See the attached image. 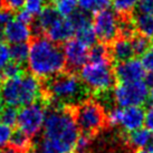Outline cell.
Segmentation results:
<instances>
[{"label": "cell", "instance_id": "obj_26", "mask_svg": "<svg viewBox=\"0 0 153 153\" xmlns=\"http://www.w3.org/2000/svg\"><path fill=\"white\" fill-rule=\"evenodd\" d=\"M47 0H26L24 4V10L27 11L30 16H39L46 8Z\"/></svg>", "mask_w": 153, "mask_h": 153}, {"label": "cell", "instance_id": "obj_20", "mask_svg": "<svg viewBox=\"0 0 153 153\" xmlns=\"http://www.w3.org/2000/svg\"><path fill=\"white\" fill-rule=\"evenodd\" d=\"M111 0H78V7L81 11L85 13L102 11L105 9H108Z\"/></svg>", "mask_w": 153, "mask_h": 153}, {"label": "cell", "instance_id": "obj_43", "mask_svg": "<svg viewBox=\"0 0 153 153\" xmlns=\"http://www.w3.org/2000/svg\"><path fill=\"white\" fill-rule=\"evenodd\" d=\"M0 4H2V0H0Z\"/></svg>", "mask_w": 153, "mask_h": 153}, {"label": "cell", "instance_id": "obj_33", "mask_svg": "<svg viewBox=\"0 0 153 153\" xmlns=\"http://www.w3.org/2000/svg\"><path fill=\"white\" fill-rule=\"evenodd\" d=\"M25 2L26 0H2V6L9 11H15L24 8Z\"/></svg>", "mask_w": 153, "mask_h": 153}, {"label": "cell", "instance_id": "obj_34", "mask_svg": "<svg viewBox=\"0 0 153 153\" xmlns=\"http://www.w3.org/2000/svg\"><path fill=\"white\" fill-rule=\"evenodd\" d=\"M142 64L145 71L153 74V48H150L142 57Z\"/></svg>", "mask_w": 153, "mask_h": 153}, {"label": "cell", "instance_id": "obj_25", "mask_svg": "<svg viewBox=\"0 0 153 153\" xmlns=\"http://www.w3.org/2000/svg\"><path fill=\"white\" fill-rule=\"evenodd\" d=\"M22 75V65L17 64L11 62L10 64H8L6 67L0 71V78L2 81H8V79H13L16 77Z\"/></svg>", "mask_w": 153, "mask_h": 153}, {"label": "cell", "instance_id": "obj_17", "mask_svg": "<svg viewBox=\"0 0 153 153\" xmlns=\"http://www.w3.org/2000/svg\"><path fill=\"white\" fill-rule=\"evenodd\" d=\"M151 142H152V133L144 128L131 132L126 136V143L131 148L137 149L139 151L150 148Z\"/></svg>", "mask_w": 153, "mask_h": 153}, {"label": "cell", "instance_id": "obj_13", "mask_svg": "<svg viewBox=\"0 0 153 153\" xmlns=\"http://www.w3.org/2000/svg\"><path fill=\"white\" fill-rule=\"evenodd\" d=\"M69 20L74 27V33L78 40L83 42L87 46L95 45L96 35L94 31L93 24L89 19L88 15L83 11H76L72 17H69Z\"/></svg>", "mask_w": 153, "mask_h": 153}, {"label": "cell", "instance_id": "obj_40", "mask_svg": "<svg viewBox=\"0 0 153 153\" xmlns=\"http://www.w3.org/2000/svg\"><path fill=\"white\" fill-rule=\"evenodd\" d=\"M137 153H153V150L152 148H148V149H144V150H140Z\"/></svg>", "mask_w": 153, "mask_h": 153}, {"label": "cell", "instance_id": "obj_9", "mask_svg": "<svg viewBox=\"0 0 153 153\" xmlns=\"http://www.w3.org/2000/svg\"><path fill=\"white\" fill-rule=\"evenodd\" d=\"M144 117L145 111L141 106L114 107L106 114V121L111 125L117 126L128 133L143 128Z\"/></svg>", "mask_w": 153, "mask_h": 153}, {"label": "cell", "instance_id": "obj_14", "mask_svg": "<svg viewBox=\"0 0 153 153\" xmlns=\"http://www.w3.org/2000/svg\"><path fill=\"white\" fill-rule=\"evenodd\" d=\"M33 30L28 24L18 20L17 18L9 22L2 29V36L6 42L11 45L27 44L31 38Z\"/></svg>", "mask_w": 153, "mask_h": 153}, {"label": "cell", "instance_id": "obj_18", "mask_svg": "<svg viewBox=\"0 0 153 153\" xmlns=\"http://www.w3.org/2000/svg\"><path fill=\"white\" fill-rule=\"evenodd\" d=\"M133 25L141 36L153 37V13H139L133 19Z\"/></svg>", "mask_w": 153, "mask_h": 153}, {"label": "cell", "instance_id": "obj_27", "mask_svg": "<svg viewBox=\"0 0 153 153\" xmlns=\"http://www.w3.org/2000/svg\"><path fill=\"white\" fill-rule=\"evenodd\" d=\"M132 47L135 55H144L146 51L150 49V43L148 38L144 36H133L131 38Z\"/></svg>", "mask_w": 153, "mask_h": 153}, {"label": "cell", "instance_id": "obj_37", "mask_svg": "<svg viewBox=\"0 0 153 153\" xmlns=\"http://www.w3.org/2000/svg\"><path fill=\"white\" fill-rule=\"evenodd\" d=\"M144 124L150 132H153V105L145 111Z\"/></svg>", "mask_w": 153, "mask_h": 153}, {"label": "cell", "instance_id": "obj_3", "mask_svg": "<svg viewBox=\"0 0 153 153\" xmlns=\"http://www.w3.org/2000/svg\"><path fill=\"white\" fill-rule=\"evenodd\" d=\"M43 92L40 82L33 75L20 76L4 81L0 85V102L6 106L24 107L36 103Z\"/></svg>", "mask_w": 153, "mask_h": 153}, {"label": "cell", "instance_id": "obj_32", "mask_svg": "<svg viewBox=\"0 0 153 153\" xmlns=\"http://www.w3.org/2000/svg\"><path fill=\"white\" fill-rule=\"evenodd\" d=\"M11 135H13L11 128L0 122V146H6L9 144Z\"/></svg>", "mask_w": 153, "mask_h": 153}, {"label": "cell", "instance_id": "obj_29", "mask_svg": "<svg viewBox=\"0 0 153 153\" xmlns=\"http://www.w3.org/2000/svg\"><path fill=\"white\" fill-rule=\"evenodd\" d=\"M17 119H18V111L17 108L11 106H4L1 110L0 113V121L1 123L6 124L11 128V125L17 124Z\"/></svg>", "mask_w": 153, "mask_h": 153}, {"label": "cell", "instance_id": "obj_16", "mask_svg": "<svg viewBox=\"0 0 153 153\" xmlns=\"http://www.w3.org/2000/svg\"><path fill=\"white\" fill-rule=\"evenodd\" d=\"M110 55L117 63L125 62V60L133 58V56L135 54H134L133 47H132L131 39L121 37V38H117L116 40H114L111 45Z\"/></svg>", "mask_w": 153, "mask_h": 153}, {"label": "cell", "instance_id": "obj_22", "mask_svg": "<svg viewBox=\"0 0 153 153\" xmlns=\"http://www.w3.org/2000/svg\"><path fill=\"white\" fill-rule=\"evenodd\" d=\"M54 8L60 17L69 18L78 11V0H55Z\"/></svg>", "mask_w": 153, "mask_h": 153}, {"label": "cell", "instance_id": "obj_10", "mask_svg": "<svg viewBox=\"0 0 153 153\" xmlns=\"http://www.w3.org/2000/svg\"><path fill=\"white\" fill-rule=\"evenodd\" d=\"M92 24L96 38L103 44L113 43L120 36L121 20L114 10L105 9L96 13Z\"/></svg>", "mask_w": 153, "mask_h": 153}, {"label": "cell", "instance_id": "obj_4", "mask_svg": "<svg viewBox=\"0 0 153 153\" xmlns=\"http://www.w3.org/2000/svg\"><path fill=\"white\" fill-rule=\"evenodd\" d=\"M46 92L51 102L57 106L72 105L82 101L85 95V87L74 74H60L49 79Z\"/></svg>", "mask_w": 153, "mask_h": 153}, {"label": "cell", "instance_id": "obj_8", "mask_svg": "<svg viewBox=\"0 0 153 153\" xmlns=\"http://www.w3.org/2000/svg\"><path fill=\"white\" fill-rule=\"evenodd\" d=\"M46 116V108L43 104L38 102L22 107L18 111V130L29 137L37 135L44 128Z\"/></svg>", "mask_w": 153, "mask_h": 153}, {"label": "cell", "instance_id": "obj_38", "mask_svg": "<svg viewBox=\"0 0 153 153\" xmlns=\"http://www.w3.org/2000/svg\"><path fill=\"white\" fill-rule=\"evenodd\" d=\"M16 18H17L18 20H20V22H25V24H28V25H29L34 17H33V16H30L29 13L22 9V10H20V11H19V13L17 15V17H16Z\"/></svg>", "mask_w": 153, "mask_h": 153}, {"label": "cell", "instance_id": "obj_31", "mask_svg": "<svg viewBox=\"0 0 153 153\" xmlns=\"http://www.w3.org/2000/svg\"><path fill=\"white\" fill-rule=\"evenodd\" d=\"M11 60V49L7 43L0 42V71H2Z\"/></svg>", "mask_w": 153, "mask_h": 153}, {"label": "cell", "instance_id": "obj_2", "mask_svg": "<svg viewBox=\"0 0 153 153\" xmlns=\"http://www.w3.org/2000/svg\"><path fill=\"white\" fill-rule=\"evenodd\" d=\"M27 66L36 78L51 79L63 74L66 66L63 49L45 36H39L31 42Z\"/></svg>", "mask_w": 153, "mask_h": 153}, {"label": "cell", "instance_id": "obj_21", "mask_svg": "<svg viewBox=\"0 0 153 153\" xmlns=\"http://www.w3.org/2000/svg\"><path fill=\"white\" fill-rule=\"evenodd\" d=\"M9 144H10V148L15 150L16 152H26L30 149V137L26 135L25 133H22V131L17 130L16 132H13Z\"/></svg>", "mask_w": 153, "mask_h": 153}, {"label": "cell", "instance_id": "obj_41", "mask_svg": "<svg viewBox=\"0 0 153 153\" xmlns=\"http://www.w3.org/2000/svg\"><path fill=\"white\" fill-rule=\"evenodd\" d=\"M27 153H40L38 151V150L36 149V148H34V149H29L28 151H27Z\"/></svg>", "mask_w": 153, "mask_h": 153}, {"label": "cell", "instance_id": "obj_5", "mask_svg": "<svg viewBox=\"0 0 153 153\" xmlns=\"http://www.w3.org/2000/svg\"><path fill=\"white\" fill-rule=\"evenodd\" d=\"M79 79L84 87L94 93H105L115 83V73L110 59L101 62L88 60L81 69Z\"/></svg>", "mask_w": 153, "mask_h": 153}, {"label": "cell", "instance_id": "obj_12", "mask_svg": "<svg viewBox=\"0 0 153 153\" xmlns=\"http://www.w3.org/2000/svg\"><path fill=\"white\" fill-rule=\"evenodd\" d=\"M115 78L120 83H134L141 82L145 77L144 66L142 60L137 58H131L125 62L117 63L114 68Z\"/></svg>", "mask_w": 153, "mask_h": 153}, {"label": "cell", "instance_id": "obj_24", "mask_svg": "<svg viewBox=\"0 0 153 153\" xmlns=\"http://www.w3.org/2000/svg\"><path fill=\"white\" fill-rule=\"evenodd\" d=\"M140 1L141 0H112V4L116 13L128 15L137 8Z\"/></svg>", "mask_w": 153, "mask_h": 153}, {"label": "cell", "instance_id": "obj_23", "mask_svg": "<svg viewBox=\"0 0 153 153\" xmlns=\"http://www.w3.org/2000/svg\"><path fill=\"white\" fill-rule=\"evenodd\" d=\"M10 49H11V60L13 63L22 65V63L27 62L29 55V46L27 44L13 45Z\"/></svg>", "mask_w": 153, "mask_h": 153}, {"label": "cell", "instance_id": "obj_6", "mask_svg": "<svg viewBox=\"0 0 153 153\" xmlns=\"http://www.w3.org/2000/svg\"><path fill=\"white\" fill-rule=\"evenodd\" d=\"M74 119L78 130L84 134H95L104 126L106 114L103 106L95 101H83L75 108Z\"/></svg>", "mask_w": 153, "mask_h": 153}, {"label": "cell", "instance_id": "obj_30", "mask_svg": "<svg viewBox=\"0 0 153 153\" xmlns=\"http://www.w3.org/2000/svg\"><path fill=\"white\" fill-rule=\"evenodd\" d=\"M91 144H92L91 135L82 133V134H79V136L77 137L76 144H75V148H74V152L75 153H89Z\"/></svg>", "mask_w": 153, "mask_h": 153}, {"label": "cell", "instance_id": "obj_1", "mask_svg": "<svg viewBox=\"0 0 153 153\" xmlns=\"http://www.w3.org/2000/svg\"><path fill=\"white\" fill-rule=\"evenodd\" d=\"M43 131L36 146L40 153H72L79 136L74 115L62 106H55L47 112Z\"/></svg>", "mask_w": 153, "mask_h": 153}, {"label": "cell", "instance_id": "obj_36", "mask_svg": "<svg viewBox=\"0 0 153 153\" xmlns=\"http://www.w3.org/2000/svg\"><path fill=\"white\" fill-rule=\"evenodd\" d=\"M13 19L11 11H9L7 9L1 8L0 9V26H6L9 22H11Z\"/></svg>", "mask_w": 153, "mask_h": 153}, {"label": "cell", "instance_id": "obj_44", "mask_svg": "<svg viewBox=\"0 0 153 153\" xmlns=\"http://www.w3.org/2000/svg\"><path fill=\"white\" fill-rule=\"evenodd\" d=\"M152 144H153V134H152Z\"/></svg>", "mask_w": 153, "mask_h": 153}, {"label": "cell", "instance_id": "obj_35", "mask_svg": "<svg viewBox=\"0 0 153 153\" xmlns=\"http://www.w3.org/2000/svg\"><path fill=\"white\" fill-rule=\"evenodd\" d=\"M137 9L141 13H153V0H141Z\"/></svg>", "mask_w": 153, "mask_h": 153}, {"label": "cell", "instance_id": "obj_11", "mask_svg": "<svg viewBox=\"0 0 153 153\" xmlns=\"http://www.w3.org/2000/svg\"><path fill=\"white\" fill-rule=\"evenodd\" d=\"M89 46L77 38L69 39L63 47L66 65L71 69H82L89 59Z\"/></svg>", "mask_w": 153, "mask_h": 153}, {"label": "cell", "instance_id": "obj_39", "mask_svg": "<svg viewBox=\"0 0 153 153\" xmlns=\"http://www.w3.org/2000/svg\"><path fill=\"white\" fill-rule=\"evenodd\" d=\"M145 83H146V85L149 87V100L153 105V74H151L148 77V81L145 82Z\"/></svg>", "mask_w": 153, "mask_h": 153}, {"label": "cell", "instance_id": "obj_28", "mask_svg": "<svg viewBox=\"0 0 153 153\" xmlns=\"http://www.w3.org/2000/svg\"><path fill=\"white\" fill-rule=\"evenodd\" d=\"M110 51L103 44H96L93 45L89 49V59L92 62H101V60H106L108 58Z\"/></svg>", "mask_w": 153, "mask_h": 153}, {"label": "cell", "instance_id": "obj_42", "mask_svg": "<svg viewBox=\"0 0 153 153\" xmlns=\"http://www.w3.org/2000/svg\"><path fill=\"white\" fill-rule=\"evenodd\" d=\"M1 35H2V31H1V26H0V37H1Z\"/></svg>", "mask_w": 153, "mask_h": 153}, {"label": "cell", "instance_id": "obj_7", "mask_svg": "<svg viewBox=\"0 0 153 153\" xmlns=\"http://www.w3.org/2000/svg\"><path fill=\"white\" fill-rule=\"evenodd\" d=\"M112 100L117 107L142 106L149 100V87L143 81L120 83L112 91Z\"/></svg>", "mask_w": 153, "mask_h": 153}, {"label": "cell", "instance_id": "obj_15", "mask_svg": "<svg viewBox=\"0 0 153 153\" xmlns=\"http://www.w3.org/2000/svg\"><path fill=\"white\" fill-rule=\"evenodd\" d=\"M44 34H45V37H47L55 44H63L72 39L75 33L69 18H63L59 16L47 28Z\"/></svg>", "mask_w": 153, "mask_h": 153}, {"label": "cell", "instance_id": "obj_19", "mask_svg": "<svg viewBox=\"0 0 153 153\" xmlns=\"http://www.w3.org/2000/svg\"><path fill=\"white\" fill-rule=\"evenodd\" d=\"M59 17L58 13L56 11L54 7H46L43 10V13L39 16H37V20H36V28L39 33H45L47 28L55 22L57 18Z\"/></svg>", "mask_w": 153, "mask_h": 153}]
</instances>
